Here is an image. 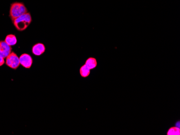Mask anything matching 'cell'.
Here are the masks:
<instances>
[{
    "instance_id": "cell-1",
    "label": "cell",
    "mask_w": 180,
    "mask_h": 135,
    "mask_svg": "<svg viewBox=\"0 0 180 135\" xmlns=\"http://www.w3.org/2000/svg\"><path fill=\"white\" fill-rule=\"evenodd\" d=\"M15 27L19 31L27 29L32 22V17L29 13H27L22 16L15 18L12 21Z\"/></svg>"
},
{
    "instance_id": "cell-2",
    "label": "cell",
    "mask_w": 180,
    "mask_h": 135,
    "mask_svg": "<svg viewBox=\"0 0 180 135\" xmlns=\"http://www.w3.org/2000/svg\"><path fill=\"white\" fill-rule=\"evenodd\" d=\"M28 13L27 8L22 2H14L12 3L9 11V16L12 21L15 18L22 16Z\"/></svg>"
},
{
    "instance_id": "cell-3",
    "label": "cell",
    "mask_w": 180,
    "mask_h": 135,
    "mask_svg": "<svg viewBox=\"0 0 180 135\" xmlns=\"http://www.w3.org/2000/svg\"><path fill=\"white\" fill-rule=\"evenodd\" d=\"M6 64L9 68L13 70H16L20 65L19 57L15 52H11L10 54L6 57Z\"/></svg>"
},
{
    "instance_id": "cell-4",
    "label": "cell",
    "mask_w": 180,
    "mask_h": 135,
    "mask_svg": "<svg viewBox=\"0 0 180 135\" xmlns=\"http://www.w3.org/2000/svg\"><path fill=\"white\" fill-rule=\"evenodd\" d=\"M20 65L26 68H30L32 67L33 60L29 54L24 53L19 57Z\"/></svg>"
},
{
    "instance_id": "cell-5",
    "label": "cell",
    "mask_w": 180,
    "mask_h": 135,
    "mask_svg": "<svg viewBox=\"0 0 180 135\" xmlns=\"http://www.w3.org/2000/svg\"><path fill=\"white\" fill-rule=\"evenodd\" d=\"M12 48L5 41H0V57L6 58L10 54Z\"/></svg>"
},
{
    "instance_id": "cell-6",
    "label": "cell",
    "mask_w": 180,
    "mask_h": 135,
    "mask_svg": "<svg viewBox=\"0 0 180 135\" xmlns=\"http://www.w3.org/2000/svg\"><path fill=\"white\" fill-rule=\"evenodd\" d=\"M45 51V45L42 43H37L32 48V53L37 56H39L43 54Z\"/></svg>"
},
{
    "instance_id": "cell-7",
    "label": "cell",
    "mask_w": 180,
    "mask_h": 135,
    "mask_svg": "<svg viewBox=\"0 0 180 135\" xmlns=\"http://www.w3.org/2000/svg\"><path fill=\"white\" fill-rule=\"evenodd\" d=\"M5 41L6 43L10 46L16 45V43L17 42L16 36L13 34L8 35L5 38Z\"/></svg>"
},
{
    "instance_id": "cell-8",
    "label": "cell",
    "mask_w": 180,
    "mask_h": 135,
    "mask_svg": "<svg viewBox=\"0 0 180 135\" xmlns=\"http://www.w3.org/2000/svg\"><path fill=\"white\" fill-rule=\"evenodd\" d=\"M85 64L90 68V70H93L97 67V60L95 58L90 57L86 60Z\"/></svg>"
},
{
    "instance_id": "cell-9",
    "label": "cell",
    "mask_w": 180,
    "mask_h": 135,
    "mask_svg": "<svg viewBox=\"0 0 180 135\" xmlns=\"http://www.w3.org/2000/svg\"><path fill=\"white\" fill-rule=\"evenodd\" d=\"M90 70L85 64L82 66L80 68V75L83 78H87L90 75Z\"/></svg>"
},
{
    "instance_id": "cell-10",
    "label": "cell",
    "mask_w": 180,
    "mask_h": 135,
    "mask_svg": "<svg viewBox=\"0 0 180 135\" xmlns=\"http://www.w3.org/2000/svg\"><path fill=\"white\" fill-rule=\"evenodd\" d=\"M167 135H180V129L178 127L174 126L169 128L167 133Z\"/></svg>"
},
{
    "instance_id": "cell-11",
    "label": "cell",
    "mask_w": 180,
    "mask_h": 135,
    "mask_svg": "<svg viewBox=\"0 0 180 135\" xmlns=\"http://www.w3.org/2000/svg\"><path fill=\"white\" fill-rule=\"evenodd\" d=\"M5 58L0 57V66H2L5 64Z\"/></svg>"
}]
</instances>
